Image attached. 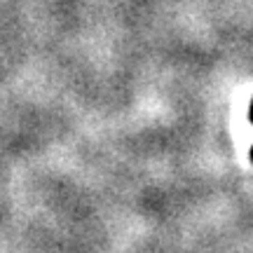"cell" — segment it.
Segmentation results:
<instances>
[{
	"label": "cell",
	"instance_id": "cell-1",
	"mask_svg": "<svg viewBox=\"0 0 253 253\" xmlns=\"http://www.w3.org/2000/svg\"><path fill=\"white\" fill-rule=\"evenodd\" d=\"M251 122H253V103H251Z\"/></svg>",
	"mask_w": 253,
	"mask_h": 253
},
{
	"label": "cell",
	"instance_id": "cell-2",
	"mask_svg": "<svg viewBox=\"0 0 253 253\" xmlns=\"http://www.w3.org/2000/svg\"><path fill=\"white\" fill-rule=\"evenodd\" d=\"M251 157H253V150H251Z\"/></svg>",
	"mask_w": 253,
	"mask_h": 253
}]
</instances>
